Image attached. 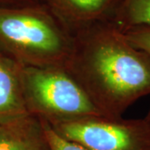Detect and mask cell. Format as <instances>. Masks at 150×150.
Masks as SVG:
<instances>
[{
  "label": "cell",
  "mask_w": 150,
  "mask_h": 150,
  "mask_svg": "<svg viewBox=\"0 0 150 150\" xmlns=\"http://www.w3.org/2000/svg\"><path fill=\"white\" fill-rule=\"evenodd\" d=\"M0 150H52L43 123L30 114L0 122Z\"/></svg>",
  "instance_id": "cell-6"
},
{
  "label": "cell",
  "mask_w": 150,
  "mask_h": 150,
  "mask_svg": "<svg viewBox=\"0 0 150 150\" xmlns=\"http://www.w3.org/2000/svg\"><path fill=\"white\" fill-rule=\"evenodd\" d=\"M112 22L122 32L130 28L150 26V0H121Z\"/></svg>",
  "instance_id": "cell-8"
},
{
  "label": "cell",
  "mask_w": 150,
  "mask_h": 150,
  "mask_svg": "<svg viewBox=\"0 0 150 150\" xmlns=\"http://www.w3.org/2000/svg\"><path fill=\"white\" fill-rule=\"evenodd\" d=\"M124 37L134 48L150 56V26L130 28L123 32Z\"/></svg>",
  "instance_id": "cell-9"
},
{
  "label": "cell",
  "mask_w": 150,
  "mask_h": 150,
  "mask_svg": "<svg viewBox=\"0 0 150 150\" xmlns=\"http://www.w3.org/2000/svg\"><path fill=\"white\" fill-rule=\"evenodd\" d=\"M66 69L106 117L123 118L150 95V56L134 48L112 21L74 33Z\"/></svg>",
  "instance_id": "cell-1"
},
{
  "label": "cell",
  "mask_w": 150,
  "mask_h": 150,
  "mask_svg": "<svg viewBox=\"0 0 150 150\" xmlns=\"http://www.w3.org/2000/svg\"><path fill=\"white\" fill-rule=\"evenodd\" d=\"M23 67L0 52V122L28 114L23 88Z\"/></svg>",
  "instance_id": "cell-7"
},
{
  "label": "cell",
  "mask_w": 150,
  "mask_h": 150,
  "mask_svg": "<svg viewBox=\"0 0 150 150\" xmlns=\"http://www.w3.org/2000/svg\"><path fill=\"white\" fill-rule=\"evenodd\" d=\"M23 88L28 113L50 125L103 115L66 67H23Z\"/></svg>",
  "instance_id": "cell-3"
},
{
  "label": "cell",
  "mask_w": 150,
  "mask_h": 150,
  "mask_svg": "<svg viewBox=\"0 0 150 150\" xmlns=\"http://www.w3.org/2000/svg\"><path fill=\"white\" fill-rule=\"evenodd\" d=\"M2 3H13V4H18V5H24L29 4L38 3L39 0H0Z\"/></svg>",
  "instance_id": "cell-11"
},
{
  "label": "cell",
  "mask_w": 150,
  "mask_h": 150,
  "mask_svg": "<svg viewBox=\"0 0 150 150\" xmlns=\"http://www.w3.org/2000/svg\"><path fill=\"white\" fill-rule=\"evenodd\" d=\"M145 118H147V119H149V120H150V108L149 109V111H148V112H147V115L145 116Z\"/></svg>",
  "instance_id": "cell-12"
},
{
  "label": "cell",
  "mask_w": 150,
  "mask_h": 150,
  "mask_svg": "<svg viewBox=\"0 0 150 150\" xmlns=\"http://www.w3.org/2000/svg\"><path fill=\"white\" fill-rule=\"evenodd\" d=\"M121 0H44L73 34L98 23L112 21Z\"/></svg>",
  "instance_id": "cell-5"
},
{
  "label": "cell",
  "mask_w": 150,
  "mask_h": 150,
  "mask_svg": "<svg viewBox=\"0 0 150 150\" xmlns=\"http://www.w3.org/2000/svg\"><path fill=\"white\" fill-rule=\"evenodd\" d=\"M43 123L48 143L52 150H87L79 145L61 138L52 129L48 123L43 121Z\"/></svg>",
  "instance_id": "cell-10"
},
{
  "label": "cell",
  "mask_w": 150,
  "mask_h": 150,
  "mask_svg": "<svg viewBox=\"0 0 150 150\" xmlns=\"http://www.w3.org/2000/svg\"><path fill=\"white\" fill-rule=\"evenodd\" d=\"M50 127L61 138L87 150H150V120L146 118L96 115Z\"/></svg>",
  "instance_id": "cell-4"
},
{
  "label": "cell",
  "mask_w": 150,
  "mask_h": 150,
  "mask_svg": "<svg viewBox=\"0 0 150 150\" xmlns=\"http://www.w3.org/2000/svg\"><path fill=\"white\" fill-rule=\"evenodd\" d=\"M74 36L40 2L0 7V52L24 67H66Z\"/></svg>",
  "instance_id": "cell-2"
}]
</instances>
